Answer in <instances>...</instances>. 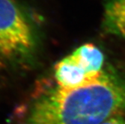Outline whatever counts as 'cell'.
<instances>
[{"instance_id": "obj_2", "label": "cell", "mask_w": 125, "mask_h": 124, "mask_svg": "<svg viewBox=\"0 0 125 124\" xmlns=\"http://www.w3.org/2000/svg\"><path fill=\"white\" fill-rule=\"evenodd\" d=\"M35 46L29 19L14 0H0V55L8 59L25 58Z\"/></svg>"}, {"instance_id": "obj_1", "label": "cell", "mask_w": 125, "mask_h": 124, "mask_svg": "<svg viewBox=\"0 0 125 124\" xmlns=\"http://www.w3.org/2000/svg\"><path fill=\"white\" fill-rule=\"evenodd\" d=\"M125 111V82L104 72L73 89L57 87L32 104L22 124H101Z\"/></svg>"}, {"instance_id": "obj_6", "label": "cell", "mask_w": 125, "mask_h": 124, "mask_svg": "<svg viewBox=\"0 0 125 124\" xmlns=\"http://www.w3.org/2000/svg\"><path fill=\"white\" fill-rule=\"evenodd\" d=\"M101 124H125V119L120 117H114L102 123Z\"/></svg>"}, {"instance_id": "obj_5", "label": "cell", "mask_w": 125, "mask_h": 124, "mask_svg": "<svg viewBox=\"0 0 125 124\" xmlns=\"http://www.w3.org/2000/svg\"><path fill=\"white\" fill-rule=\"evenodd\" d=\"M71 55L91 76L97 78L104 72V55L94 44L85 43L76 49Z\"/></svg>"}, {"instance_id": "obj_4", "label": "cell", "mask_w": 125, "mask_h": 124, "mask_svg": "<svg viewBox=\"0 0 125 124\" xmlns=\"http://www.w3.org/2000/svg\"><path fill=\"white\" fill-rule=\"evenodd\" d=\"M102 29L107 35L125 38V0H104Z\"/></svg>"}, {"instance_id": "obj_3", "label": "cell", "mask_w": 125, "mask_h": 124, "mask_svg": "<svg viewBox=\"0 0 125 124\" xmlns=\"http://www.w3.org/2000/svg\"><path fill=\"white\" fill-rule=\"evenodd\" d=\"M54 76L58 86L64 89L85 85L100 76L97 78L91 76L71 55H67L55 65Z\"/></svg>"}]
</instances>
